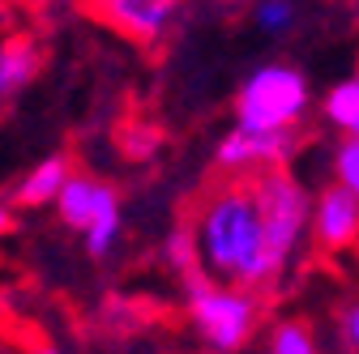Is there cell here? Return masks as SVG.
<instances>
[{
  "mask_svg": "<svg viewBox=\"0 0 359 354\" xmlns=\"http://www.w3.org/2000/svg\"><path fill=\"white\" fill-rule=\"evenodd\" d=\"M312 239L321 252H346L359 239V197L338 184L321 188L312 205Z\"/></svg>",
  "mask_w": 359,
  "mask_h": 354,
  "instance_id": "obj_7",
  "label": "cell"
},
{
  "mask_svg": "<svg viewBox=\"0 0 359 354\" xmlns=\"http://www.w3.org/2000/svg\"><path fill=\"white\" fill-rule=\"evenodd\" d=\"M154 141H158L154 132H133V128H128V132H124V154H128V158H146V154L154 150Z\"/></svg>",
  "mask_w": 359,
  "mask_h": 354,
  "instance_id": "obj_18",
  "label": "cell"
},
{
  "mask_svg": "<svg viewBox=\"0 0 359 354\" xmlns=\"http://www.w3.org/2000/svg\"><path fill=\"white\" fill-rule=\"evenodd\" d=\"M334 184L359 197V141H338L334 150Z\"/></svg>",
  "mask_w": 359,
  "mask_h": 354,
  "instance_id": "obj_15",
  "label": "cell"
},
{
  "mask_svg": "<svg viewBox=\"0 0 359 354\" xmlns=\"http://www.w3.org/2000/svg\"><path fill=\"white\" fill-rule=\"evenodd\" d=\"M43 69V52L30 34H9L0 43V107L18 103Z\"/></svg>",
  "mask_w": 359,
  "mask_h": 354,
  "instance_id": "obj_8",
  "label": "cell"
},
{
  "mask_svg": "<svg viewBox=\"0 0 359 354\" xmlns=\"http://www.w3.org/2000/svg\"><path fill=\"white\" fill-rule=\"evenodd\" d=\"M120 231H124V218H120V197L111 188V197L103 201V209L95 213V222H90V231H86V252L90 256H107L120 243Z\"/></svg>",
  "mask_w": 359,
  "mask_h": 354,
  "instance_id": "obj_13",
  "label": "cell"
},
{
  "mask_svg": "<svg viewBox=\"0 0 359 354\" xmlns=\"http://www.w3.org/2000/svg\"><path fill=\"white\" fill-rule=\"evenodd\" d=\"M248 180H252V192H257V209H261V222H265L269 252H274V260L287 269L299 239L312 231V205H317V197H308L304 180H295L287 167L257 171Z\"/></svg>",
  "mask_w": 359,
  "mask_h": 354,
  "instance_id": "obj_4",
  "label": "cell"
},
{
  "mask_svg": "<svg viewBox=\"0 0 359 354\" xmlns=\"http://www.w3.org/2000/svg\"><path fill=\"white\" fill-rule=\"evenodd\" d=\"M312 94L308 77L291 64H261L244 77L236 94V124L257 132H295Z\"/></svg>",
  "mask_w": 359,
  "mask_h": 354,
  "instance_id": "obj_3",
  "label": "cell"
},
{
  "mask_svg": "<svg viewBox=\"0 0 359 354\" xmlns=\"http://www.w3.org/2000/svg\"><path fill=\"white\" fill-rule=\"evenodd\" d=\"M295 132H257L236 124L231 132H222V141L214 150V167L222 175H257V171H274L287 167L295 154Z\"/></svg>",
  "mask_w": 359,
  "mask_h": 354,
  "instance_id": "obj_5",
  "label": "cell"
},
{
  "mask_svg": "<svg viewBox=\"0 0 359 354\" xmlns=\"http://www.w3.org/2000/svg\"><path fill=\"white\" fill-rule=\"evenodd\" d=\"M257 26L269 30V34H283L295 26V5L291 0H261L257 5Z\"/></svg>",
  "mask_w": 359,
  "mask_h": 354,
  "instance_id": "obj_16",
  "label": "cell"
},
{
  "mask_svg": "<svg viewBox=\"0 0 359 354\" xmlns=\"http://www.w3.org/2000/svg\"><path fill=\"white\" fill-rule=\"evenodd\" d=\"M321 111H325V120L342 132V141H359V77L338 81L334 90L325 94Z\"/></svg>",
  "mask_w": 359,
  "mask_h": 354,
  "instance_id": "obj_11",
  "label": "cell"
},
{
  "mask_svg": "<svg viewBox=\"0 0 359 354\" xmlns=\"http://www.w3.org/2000/svg\"><path fill=\"white\" fill-rule=\"evenodd\" d=\"M107 325L111 329H133V325H137V303H124V299H111L107 303Z\"/></svg>",
  "mask_w": 359,
  "mask_h": 354,
  "instance_id": "obj_17",
  "label": "cell"
},
{
  "mask_svg": "<svg viewBox=\"0 0 359 354\" xmlns=\"http://www.w3.org/2000/svg\"><path fill=\"white\" fill-rule=\"evenodd\" d=\"M34 354H60V350H56V346H43V350H34Z\"/></svg>",
  "mask_w": 359,
  "mask_h": 354,
  "instance_id": "obj_21",
  "label": "cell"
},
{
  "mask_svg": "<svg viewBox=\"0 0 359 354\" xmlns=\"http://www.w3.org/2000/svg\"><path fill=\"white\" fill-rule=\"evenodd\" d=\"M342 337H346V346L359 354V303H351L346 312H342Z\"/></svg>",
  "mask_w": 359,
  "mask_h": 354,
  "instance_id": "obj_19",
  "label": "cell"
},
{
  "mask_svg": "<svg viewBox=\"0 0 359 354\" xmlns=\"http://www.w3.org/2000/svg\"><path fill=\"white\" fill-rule=\"evenodd\" d=\"M107 197H111V184H99V180H90V175H73L69 188H65L60 201H56V213H60L65 227H73V231L86 235Z\"/></svg>",
  "mask_w": 359,
  "mask_h": 354,
  "instance_id": "obj_10",
  "label": "cell"
},
{
  "mask_svg": "<svg viewBox=\"0 0 359 354\" xmlns=\"http://www.w3.org/2000/svg\"><path fill=\"white\" fill-rule=\"evenodd\" d=\"M189 227L201 248V269L240 290H261L269 282H278L283 264L269 252L265 222L257 209V192L248 175H227V180L210 184L197 197V209L189 218Z\"/></svg>",
  "mask_w": 359,
  "mask_h": 354,
  "instance_id": "obj_1",
  "label": "cell"
},
{
  "mask_svg": "<svg viewBox=\"0 0 359 354\" xmlns=\"http://www.w3.org/2000/svg\"><path fill=\"white\" fill-rule=\"evenodd\" d=\"M90 13L133 43H158L189 0H86Z\"/></svg>",
  "mask_w": 359,
  "mask_h": 354,
  "instance_id": "obj_6",
  "label": "cell"
},
{
  "mask_svg": "<svg viewBox=\"0 0 359 354\" xmlns=\"http://www.w3.org/2000/svg\"><path fill=\"white\" fill-rule=\"evenodd\" d=\"M163 260H167V269H171L180 282L205 274V269H201V248H197V235H193L189 222H180L175 231H167V239H163Z\"/></svg>",
  "mask_w": 359,
  "mask_h": 354,
  "instance_id": "obj_12",
  "label": "cell"
},
{
  "mask_svg": "<svg viewBox=\"0 0 359 354\" xmlns=\"http://www.w3.org/2000/svg\"><path fill=\"white\" fill-rule=\"evenodd\" d=\"M73 162H69V154H52V158H43V162H34L30 171H26V180L18 184V205L22 209H43V205H56L60 201V192L69 188V180H73Z\"/></svg>",
  "mask_w": 359,
  "mask_h": 354,
  "instance_id": "obj_9",
  "label": "cell"
},
{
  "mask_svg": "<svg viewBox=\"0 0 359 354\" xmlns=\"http://www.w3.org/2000/svg\"><path fill=\"white\" fill-rule=\"evenodd\" d=\"M184 312L210 354H236L261 325V299L240 286H222L210 274L184 282Z\"/></svg>",
  "mask_w": 359,
  "mask_h": 354,
  "instance_id": "obj_2",
  "label": "cell"
},
{
  "mask_svg": "<svg viewBox=\"0 0 359 354\" xmlns=\"http://www.w3.org/2000/svg\"><path fill=\"white\" fill-rule=\"evenodd\" d=\"M9 231H13V209L0 201V235H9Z\"/></svg>",
  "mask_w": 359,
  "mask_h": 354,
  "instance_id": "obj_20",
  "label": "cell"
},
{
  "mask_svg": "<svg viewBox=\"0 0 359 354\" xmlns=\"http://www.w3.org/2000/svg\"><path fill=\"white\" fill-rule=\"evenodd\" d=\"M269 354H321V350L304 320H278L269 329Z\"/></svg>",
  "mask_w": 359,
  "mask_h": 354,
  "instance_id": "obj_14",
  "label": "cell"
}]
</instances>
